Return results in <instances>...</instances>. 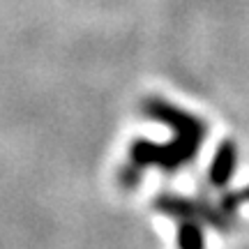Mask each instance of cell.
Segmentation results:
<instances>
[{
	"mask_svg": "<svg viewBox=\"0 0 249 249\" xmlns=\"http://www.w3.org/2000/svg\"><path fill=\"white\" fill-rule=\"evenodd\" d=\"M145 113H150L155 120L164 123L173 129V141L157 145V143L139 141L132 145L129 161L123 169V182L127 187L136 185L141 180V173L148 169H161L171 173L187 166L196 157V152L203 143L205 123L201 118L187 113L182 108L173 107L164 99H150L145 102Z\"/></svg>",
	"mask_w": 249,
	"mask_h": 249,
	"instance_id": "6da1fadb",
	"label": "cell"
},
{
	"mask_svg": "<svg viewBox=\"0 0 249 249\" xmlns=\"http://www.w3.org/2000/svg\"><path fill=\"white\" fill-rule=\"evenodd\" d=\"M233 169H235V150H233L231 143H224L217 150V157H214L213 166H210V182L217 187L226 185Z\"/></svg>",
	"mask_w": 249,
	"mask_h": 249,
	"instance_id": "7a4b0ae2",
	"label": "cell"
}]
</instances>
